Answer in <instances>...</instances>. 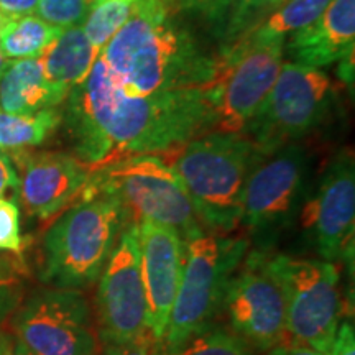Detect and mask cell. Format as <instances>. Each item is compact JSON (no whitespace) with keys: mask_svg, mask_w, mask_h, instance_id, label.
I'll return each mask as SVG.
<instances>
[{"mask_svg":"<svg viewBox=\"0 0 355 355\" xmlns=\"http://www.w3.org/2000/svg\"><path fill=\"white\" fill-rule=\"evenodd\" d=\"M268 355H321V354L309 347H304V345L283 344V345H278V347L270 349Z\"/></svg>","mask_w":355,"mask_h":355,"instance_id":"d6a6232c","label":"cell"},{"mask_svg":"<svg viewBox=\"0 0 355 355\" xmlns=\"http://www.w3.org/2000/svg\"><path fill=\"white\" fill-rule=\"evenodd\" d=\"M170 13H184L214 26H224L230 0H162Z\"/></svg>","mask_w":355,"mask_h":355,"instance_id":"4316f807","label":"cell"},{"mask_svg":"<svg viewBox=\"0 0 355 355\" xmlns=\"http://www.w3.org/2000/svg\"><path fill=\"white\" fill-rule=\"evenodd\" d=\"M222 313L234 334L259 350L278 347L286 340L285 295L272 266V252H247L225 291Z\"/></svg>","mask_w":355,"mask_h":355,"instance_id":"8fae6325","label":"cell"},{"mask_svg":"<svg viewBox=\"0 0 355 355\" xmlns=\"http://www.w3.org/2000/svg\"><path fill=\"white\" fill-rule=\"evenodd\" d=\"M285 43L239 38L222 46L216 71L204 84L209 133H243L283 64Z\"/></svg>","mask_w":355,"mask_h":355,"instance_id":"8992f818","label":"cell"},{"mask_svg":"<svg viewBox=\"0 0 355 355\" xmlns=\"http://www.w3.org/2000/svg\"><path fill=\"white\" fill-rule=\"evenodd\" d=\"M146 300V327L163 340L184 270L183 235L157 222H135Z\"/></svg>","mask_w":355,"mask_h":355,"instance_id":"9a60e30c","label":"cell"},{"mask_svg":"<svg viewBox=\"0 0 355 355\" xmlns=\"http://www.w3.org/2000/svg\"><path fill=\"white\" fill-rule=\"evenodd\" d=\"M329 2L331 0H283L282 6L241 38L259 43H285L293 33L316 20Z\"/></svg>","mask_w":355,"mask_h":355,"instance_id":"ffe728a7","label":"cell"},{"mask_svg":"<svg viewBox=\"0 0 355 355\" xmlns=\"http://www.w3.org/2000/svg\"><path fill=\"white\" fill-rule=\"evenodd\" d=\"M334 81L322 69L286 61L243 132L261 157L301 141L332 107Z\"/></svg>","mask_w":355,"mask_h":355,"instance_id":"52a82bcc","label":"cell"},{"mask_svg":"<svg viewBox=\"0 0 355 355\" xmlns=\"http://www.w3.org/2000/svg\"><path fill=\"white\" fill-rule=\"evenodd\" d=\"M13 337L10 334H6V332H0V355H3V352L10 347L13 343Z\"/></svg>","mask_w":355,"mask_h":355,"instance_id":"d590c367","label":"cell"},{"mask_svg":"<svg viewBox=\"0 0 355 355\" xmlns=\"http://www.w3.org/2000/svg\"><path fill=\"white\" fill-rule=\"evenodd\" d=\"M101 58L115 87L128 97L201 86L216 71V58L176 24L162 0H139Z\"/></svg>","mask_w":355,"mask_h":355,"instance_id":"7a4b0ae2","label":"cell"},{"mask_svg":"<svg viewBox=\"0 0 355 355\" xmlns=\"http://www.w3.org/2000/svg\"><path fill=\"white\" fill-rule=\"evenodd\" d=\"M184 186L204 227L230 234L241 225L243 191L261 155L243 133H204L159 155Z\"/></svg>","mask_w":355,"mask_h":355,"instance_id":"3957f363","label":"cell"},{"mask_svg":"<svg viewBox=\"0 0 355 355\" xmlns=\"http://www.w3.org/2000/svg\"><path fill=\"white\" fill-rule=\"evenodd\" d=\"M0 250L20 255L24 237L20 229V209L10 199L0 198Z\"/></svg>","mask_w":355,"mask_h":355,"instance_id":"83f0119b","label":"cell"},{"mask_svg":"<svg viewBox=\"0 0 355 355\" xmlns=\"http://www.w3.org/2000/svg\"><path fill=\"white\" fill-rule=\"evenodd\" d=\"M19 188V176L13 170L10 159L0 153V198L7 193L8 189Z\"/></svg>","mask_w":355,"mask_h":355,"instance_id":"1f68e13d","label":"cell"},{"mask_svg":"<svg viewBox=\"0 0 355 355\" xmlns=\"http://www.w3.org/2000/svg\"><path fill=\"white\" fill-rule=\"evenodd\" d=\"M66 97L43 74L38 58L13 60L0 76V110L8 114H35L60 105Z\"/></svg>","mask_w":355,"mask_h":355,"instance_id":"ac0fdd59","label":"cell"},{"mask_svg":"<svg viewBox=\"0 0 355 355\" xmlns=\"http://www.w3.org/2000/svg\"><path fill=\"white\" fill-rule=\"evenodd\" d=\"M92 0H38L37 13L42 20L60 30L81 26Z\"/></svg>","mask_w":355,"mask_h":355,"instance_id":"484cf974","label":"cell"},{"mask_svg":"<svg viewBox=\"0 0 355 355\" xmlns=\"http://www.w3.org/2000/svg\"><path fill=\"white\" fill-rule=\"evenodd\" d=\"M3 355H35V354L30 352V350L26 349L24 344L19 343V340H13L12 345L6 350V352H3Z\"/></svg>","mask_w":355,"mask_h":355,"instance_id":"e575fe53","label":"cell"},{"mask_svg":"<svg viewBox=\"0 0 355 355\" xmlns=\"http://www.w3.org/2000/svg\"><path fill=\"white\" fill-rule=\"evenodd\" d=\"M329 355H355V336L352 322L343 321L337 329Z\"/></svg>","mask_w":355,"mask_h":355,"instance_id":"f546056e","label":"cell"},{"mask_svg":"<svg viewBox=\"0 0 355 355\" xmlns=\"http://www.w3.org/2000/svg\"><path fill=\"white\" fill-rule=\"evenodd\" d=\"M311 157L300 141L257 163L243 191L241 224L255 248L268 250L298 220L308 194Z\"/></svg>","mask_w":355,"mask_h":355,"instance_id":"9c48e42d","label":"cell"},{"mask_svg":"<svg viewBox=\"0 0 355 355\" xmlns=\"http://www.w3.org/2000/svg\"><path fill=\"white\" fill-rule=\"evenodd\" d=\"M168 355H252V350L232 331L212 326Z\"/></svg>","mask_w":355,"mask_h":355,"instance_id":"d4e9b609","label":"cell"},{"mask_svg":"<svg viewBox=\"0 0 355 355\" xmlns=\"http://www.w3.org/2000/svg\"><path fill=\"white\" fill-rule=\"evenodd\" d=\"M38 0H0V12L7 19H19V17L33 15L37 12Z\"/></svg>","mask_w":355,"mask_h":355,"instance_id":"4dcf8cb0","label":"cell"},{"mask_svg":"<svg viewBox=\"0 0 355 355\" xmlns=\"http://www.w3.org/2000/svg\"><path fill=\"white\" fill-rule=\"evenodd\" d=\"M285 48L295 63L327 68L355 50V0H331L316 20L293 33Z\"/></svg>","mask_w":355,"mask_h":355,"instance_id":"e0dca14e","label":"cell"},{"mask_svg":"<svg viewBox=\"0 0 355 355\" xmlns=\"http://www.w3.org/2000/svg\"><path fill=\"white\" fill-rule=\"evenodd\" d=\"M99 55L84 33L83 26L61 32L43 55L38 58L46 81L60 94L68 97L69 91L89 76Z\"/></svg>","mask_w":355,"mask_h":355,"instance_id":"d6986e66","label":"cell"},{"mask_svg":"<svg viewBox=\"0 0 355 355\" xmlns=\"http://www.w3.org/2000/svg\"><path fill=\"white\" fill-rule=\"evenodd\" d=\"M19 191L30 216L46 220L60 214L91 183L94 170L76 155L42 152L17 155Z\"/></svg>","mask_w":355,"mask_h":355,"instance_id":"2e32d148","label":"cell"},{"mask_svg":"<svg viewBox=\"0 0 355 355\" xmlns=\"http://www.w3.org/2000/svg\"><path fill=\"white\" fill-rule=\"evenodd\" d=\"M96 311L99 337L104 345L130 343L148 331L135 224L125 225L102 268Z\"/></svg>","mask_w":355,"mask_h":355,"instance_id":"5bb4252c","label":"cell"},{"mask_svg":"<svg viewBox=\"0 0 355 355\" xmlns=\"http://www.w3.org/2000/svg\"><path fill=\"white\" fill-rule=\"evenodd\" d=\"M104 355H166L163 340L153 337L150 331L125 344L104 345Z\"/></svg>","mask_w":355,"mask_h":355,"instance_id":"f1b7e54d","label":"cell"},{"mask_svg":"<svg viewBox=\"0 0 355 355\" xmlns=\"http://www.w3.org/2000/svg\"><path fill=\"white\" fill-rule=\"evenodd\" d=\"M127 222L128 216L117 196L91 180L78 201L44 234L43 282L71 290L92 285Z\"/></svg>","mask_w":355,"mask_h":355,"instance_id":"277c9868","label":"cell"},{"mask_svg":"<svg viewBox=\"0 0 355 355\" xmlns=\"http://www.w3.org/2000/svg\"><path fill=\"white\" fill-rule=\"evenodd\" d=\"M19 343L35 355H96L91 306L79 290L55 288L26 301L13 321Z\"/></svg>","mask_w":355,"mask_h":355,"instance_id":"7c38bea8","label":"cell"},{"mask_svg":"<svg viewBox=\"0 0 355 355\" xmlns=\"http://www.w3.org/2000/svg\"><path fill=\"white\" fill-rule=\"evenodd\" d=\"M285 295L286 334L296 345L329 355L340 324L339 270L326 260L272 255Z\"/></svg>","mask_w":355,"mask_h":355,"instance_id":"30bf717a","label":"cell"},{"mask_svg":"<svg viewBox=\"0 0 355 355\" xmlns=\"http://www.w3.org/2000/svg\"><path fill=\"white\" fill-rule=\"evenodd\" d=\"M339 78L343 79L345 84H354V53H350L343 60L339 61Z\"/></svg>","mask_w":355,"mask_h":355,"instance_id":"836d02e7","label":"cell"},{"mask_svg":"<svg viewBox=\"0 0 355 355\" xmlns=\"http://www.w3.org/2000/svg\"><path fill=\"white\" fill-rule=\"evenodd\" d=\"M137 2L139 0H99V2H92L83 24V30L97 55L101 56L105 44L130 19Z\"/></svg>","mask_w":355,"mask_h":355,"instance_id":"603a6c76","label":"cell"},{"mask_svg":"<svg viewBox=\"0 0 355 355\" xmlns=\"http://www.w3.org/2000/svg\"><path fill=\"white\" fill-rule=\"evenodd\" d=\"M92 2H99V0H92Z\"/></svg>","mask_w":355,"mask_h":355,"instance_id":"f35d334b","label":"cell"},{"mask_svg":"<svg viewBox=\"0 0 355 355\" xmlns=\"http://www.w3.org/2000/svg\"><path fill=\"white\" fill-rule=\"evenodd\" d=\"M92 181L122 202L128 222H157L193 237L201 232L193 204L173 168L159 155L128 157L94 171Z\"/></svg>","mask_w":355,"mask_h":355,"instance_id":"ba28073f","label":"cell"},{"mask_svg":"<svg viewBox=\"0 0 355 355\" xmlns=\"http://www.w3.org/2000/svg\"><path fill=\"white\" fill-rule=\"evenodd\" d=\"M66 123L76 157L94 171L128 157L162 155L209 133L204 84L128 97L115 87L101 56L69 91Z\"/></svg>","mask_w":355,"mask_h":355,"instance_id":"6da1fadb","label":"cell"},{"mask_svg":"<svg viewBox=\"0 0 355 355\" xmlns=\"http://www.w3.org/2000/svg\"><path fill=\"white\" fill-rule=\"evenodd\" d=\"M283 0H230L227 19L222 26L224 46L255 28L260 21L282 6Z\"/></svg>","mask_w":355,"mask_h":355,"instance_id":"cb8c5ba5","label":"cell"},{"mask_svg":"<svg viewBox=\"0 0 355 355\" xmlns=\"http://www.w3.org/2000/svg\"><path fill=\"white\" fill-rule=\"evenodd\" d=\"M61 32L35 15L8 19L0 30V53L8 60L40 58Z\"/></svg>","mask_w":355,"mask_h":355,"instance_id":"44dd1931","label":"cell"},{"mask_svg":"<svg viewBox=\"0 0 355 355\" xmlns=\"http://www.w3.org/2000/svg\"><path fill=\"white\" fill-rule=\"evenodd\" d=\"M298 220L321 260L336 263L354 257L355 166L344 148L327 163L316 188L308 191Z\"/></svg>","mask_w":355,"mask_h":355,"instance_id":"4fadbf2b","label":"cell"},{"mask_svg":"<svg viewBox=\"0 0 355 355\" xmlns=\"http://www.w3.org/2000/svg\"><path fill=\"white\" fill-rule=\"evenodd\" d=\"M250 239L201 232L186 239L184 270L166 332V355L216 326L229 282L245 259Z\"/></svg>","mask_w":355,"mask_h":355,"instance_id":"5b68a950","label":"cell"},{"mask_svg":"<svg viewBox=\"0 0 355 355\" xmlns=\"http://www.w3.org/2000/svg\"><path fill=\"white\" fill-rule=\"evenodd\" d=\"M8 283H10V279H8V277L6 273L2 272V270H0V293H3L7 290V286H8Z\"/></svg>","mask_w":355,"mask_h":355,"instance_id":"8d00e7d4","label":"cell"},{"mask_svg":"<svg viewBox=\"0 0 355 355\" xmlns=\"http://www.w3.org/2000/svg\"><path fill=\"white\" fill-rule=\"evenodd\" d=\"M7 58L2 55V53H0V76H2V73H3V69H6V66H7Z\"/></svg>","mask_w":355,"mask_h":355,"instance_id":"74e56055","label":"cell"},{"mask_svg":"<svg viewBox=\"0 0 355 355\" xmlns=\"http://www.w3.org/2000/svg\"><path fill=\"white\" fill-rule=\"evenodd\" d=\"M60 123L61 114L55 107L35 114H8L0 110V152H20L42 145Z\"/></svg>","mask_w":355,"mask_h":355,"instance_id":"7402d4cb","label":"cell"}]
</instances>
